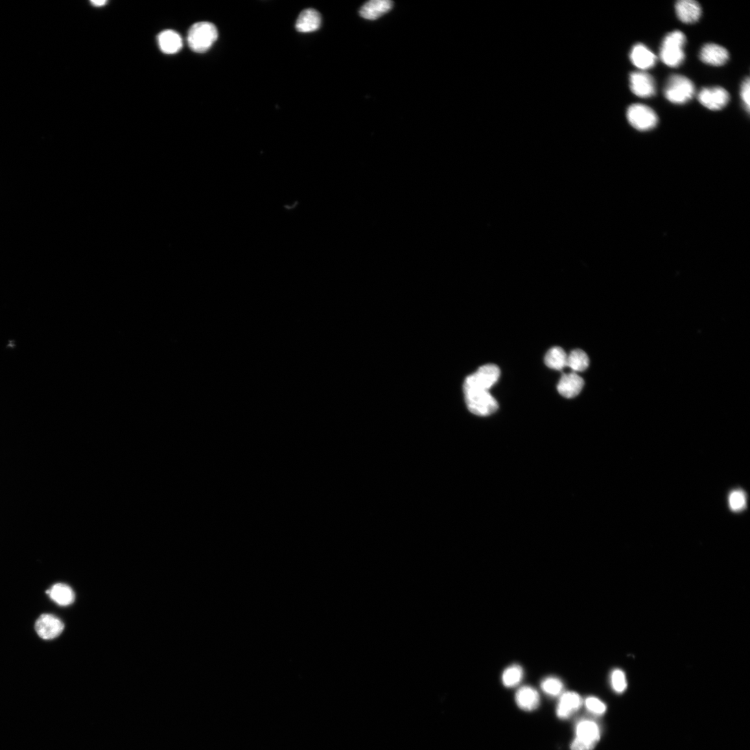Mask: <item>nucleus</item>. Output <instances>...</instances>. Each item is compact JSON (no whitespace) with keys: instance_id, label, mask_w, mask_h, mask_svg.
Wrapping results in <instances>:
<instances>
[{"instance_id":"obj_1","label":"nucleus","mask_w":750,"mask_h":750,"mask_svg":"<svg viewBox=\"0 0 750 750\" xmlns=\"http://www.w3.org/2000/svg\"><path fill=\"white\" fill-rule=\"evenodd\" d=\"M686 42L684 34L680 31H674L664 38L660 57L664 64L671 68L679 67L684 61L683 47Z\"/></svg>"},{"instance_id":"obj_2","label":"nucleus","mask_w":750,"mask_h":750,"mask_svg":"<svg viewBox=\"0 0 750 750\" xmlns=\"http://www.w3.org/2000/svg\"><path fill=\"white\" fill-rule=\"evenodd\" d=\"M574 731L575 737L570 745V750H593L600 740V727L594 720H580Z\"/></svg>"},{"instance_id":"obj_3","label":"nucleus","mask_w":750,"mask_h":750,"mask_svg":"<svg viewBox=\"0 0 750 750\" xmlns=\"http://www.w3.org/2000/svg\"><path fill=\"white\" fill-rule=\"evenodd\" d=\"M218 38V32L213 24L199 22L191 27L187 40L191 50L200 54L207 51Z\"/></svg>"},{"instance_id":"obj_4","label":"nucleus","mask_w":750,"mask_h":750,"mask_svg":"<svg viewBox=\"0 0 750 750\" xmlns=\"http://www.w3.org/2000/svg\"><path fill=\"white\" fill-rule=\"evenodd\" d=\"M695 94V86L688 78L681 75H671L664 89V95L670 102L683 104Z\"/></svg>"},{"instance_id":"obj_5","label":"nucleus","mask_w":750,"mask_h":750,"mask_svg":"<svg viewBox=\"0 0 750 750\" xmlns=\"http://www.w3.org/2000/svg\"><path fill=\"white\" fill-rule=\"evenodd\" d=\"M464 393L469 410L476 416L488 417L498 410L497 401L488 390H469Z\"/></svg>"},{"instance_id":"obj_6","label":"nucleus","mask_w":750,"mask_h":750,"mask_svg":"<svg viewBox=\"0 0 750 750\" xmlns=\"http://www.w3.org/2000/svg\"><path fill=\"white\" fill-rule=\"evenodd\" d=\"M626 118L629 124L641 132L654 129L658 124V117L651 107L642 104H633L627 109Z\"/></svg>"},{"instance_id":"obj_7","label":"nucleus","mask_w":750,"mask_h":750,"mask_svg":"<svg viewBox=\"0 0 750 750\" xmlns=\"http://www.w3.org/2000/svg\"><path fill=\"white\" fill-rule=\"evenodd\" d=\"M500 376V370L497 366L487 364L480 367L478 371L467 377L464 382V390H488L497 382Z\"/></svg>"},{"instance_id":"obj_8","label":"nucleus","mask_w":750,"mask_h":750,"mask_svg":"<svg viewBox=\"0 0 750 750\" xmlns=\"http://www.w3.org/2000/svg\"><path fill=\"white\" fill-rule=\"evenodd\" d=\"M698 98L705 107L712 110L723 109L730 99L729 93L720 86L703 88L700 91Z\"/></svg>"},{"instance_id":"obj_9","label":"nucleus","mask_w":750,"mask_h":750,"mask_svg":"<svg viewBox=\"0 0 750 750\" xmlns=\"http://www.w3.org/2000/svg\"><path fill=\"white\" fill-rule=\"evenodd\" d=\"M35 629L40 638L50 640L61 635L65 624L60 618L53 615L43 614L37 620Z\"/></svg>"},{"instance_id":"obj_10","label":"nucleus","mask_w":750,"mask_h":750,"mask_svg":"<svg viewBox=\"0 0 750 750\" xmlns=\"http://www.w3.org/2000/svg\"><path fill=\"white\" fill-rule=\"evenodd\" d=\"M630 89L634 95L642 98L655 95L656 84L654 78L645 72H633L629 75Z\"/></svg>"},{"instance_id":"obj_11","label":"nucleus","mask_w":750,"mask_h":750,"mask_svg":"<svg viewBox=\"0 0 750 750\" xmlns=\"http://www.w3.org/2000/svg\"><path fill=\"white\" fill-rule=\"evenodd\" d=\"M583 704L582 697L576 692H563L556 707V716L561 720H567L578 712Z\"/></svg>"},{"instance_id":"obj_12","label":"nucleus","mask_w":750,"mask_h":750,"mask_svg":"<svg viewBox=\"0 0 750 750\" xmlns=\"http://www.w3.org/2000/svg\"><path fill=\"white\" fill-rule=\"evenodd\" d=\"M729 54L727 49L714 43L705 45L700 53L701 61L710 66L722 67L729 60Z\"/></svg>"},{"instance_id":"obj_13","label":"nucleus","mask_w":750,"mask_h":750,"mask_svg":"<svg viewBox=\"0 0 750 750\" xmlns=\"http://www.w3.org/2000/svg\"><path fill=\"white\" fill-rule=\"evenodd\" d=\"M515 701L519 708L528 712L537 710L541 703L539 692L530 685L519 688L516 692Z\"/></svg>"},{"instance_id":"obj_14","label":"nucleus","mask_w":750,"mask_h":750,"mask_svg":"<svg viewBox=\"0 0 750 750\" xmlns=\"http://www.w3.org/2000/svg\"><path fill=\"white\" fill-rule=\"evenodd\" d=\"M631 63L642 70L653 68L657 62V56L645 45L642 43L633 45L629 54Z\"/></svg>"},{"instance_id":"obj_15","label":"nucleus","mask_w":750,"mask_h":750,"mask_svg":"<svg viewBox=\"0 0 750 750\" xmlns=\"http://www.w3.org/2000/svg\"><path fill=\"white\" fill-rule=\"evenodd\" d=\"M675 11L678 19L686 24L699 21L702 14L701 5L694 0H680L675 5Z\"/></svg>"},{"instance_id":"obj_16","label":"nucleus","mask_w":750,"mask_h":750,"mask_svg":"<svg viewBox=\"0 0 750 750\" xmlns=\"http://www.w3.org/2000/svg\"><path fill=\"white\" fill-rule=\"evenodd\" d=\"M585 386L584 379L575 373L564 374L561 377L557 388L559 392L566 398L578 396Z\"/></svg>"},{"instance_id":"obj_17","label":"nucleus","mask_w":750,"mask_h":750,"mask_svg":"<svg viewBox=\"0 0 750 750\" xmlns=\"http://www.w3.org/2000/svg\"><path fill=\"white\" fill-rule=\"evenodd\" d=\"M392 7L393 3L390 0H371L362 8L360 13L362 18L375 21L390 11Z\"/></svg>"},{"instance_id":"obj_18","label":"nucleus","mask_w":750,"mask_h":750,"mask_svg":"<svg viewBox=\"0 0 750 750\" xmlns=\"http://www.w3.org/2000/svg\"><path fill=\"white\" fill-rule=\"evenodd\" d=\"M160 49L166 54H174L183 48V43L180 35L173 30L162 32L158 36Z\"/></svg>"},{"instance_id":"obj_19","label":"nucleus","mask_w":750,"mask_h":750,"mask_svg":"<svg viewBox=\"0 0 750 750\" xmlns=\"http://www.w3.org/2000/svg\"><path fill=\"white\" fill-rule=\"evenodd\" d=\"M321 22V16L318 11L307 9L299 15L296 27L301 33L314 32L320 28Z\"/></svg>"},{"instance_id":"obj_20","label":"nucleus","mask_w":750,"mask_h":750,"mask_svg":"<svg viewBox=\"0 0 750 750\" xmlns=\"http://www.w3.org/2000/svg\"><path fill=\"white\" fill-rule=\"evenodd\" d=\"M46 593L53 601L61 606H69L75 601L73 591L65 584H56Z\"/></svg>"},{"instance_id":"obj_21","label":"nucleus","mask_w":750,"mask_h":750,"mask_svg":"<svg viewBox=\"0 0 750 750\" xmlns=\"http://www.w3.org/2000/svg\"><path fill=\"white\" fill-rule=\"evenodd\" d=\"M567 355L565 351L559 347L550 349L545 358L546 366L552 369L562 371L567 367Z\"/></svg>"},{"instance_id":"obj_22","label":"nucleus","mask_w":750,"mask_h":750,"mask_svg":"<svg viewBox=\"0 0 750 750\" xmlns=\"http://www.w3.org/2000/svg\"><path fill=\"white\" fill-rule=\"evenodd\" d=\"M589 366V358L582 350H574L567 356V367L573 373L583 372Z\"/></svg>"},{"instance_id":"obj_23","label":"nucleus","mask_w":750,"mask_h":750,"mask_svg":"<svg viewBox=\"0 0 750 750\" xmlns=\"http://www.w3.org/2000/svg\"><path fill=\"white\" fill-rule=\"evenodd\" d=\"M524 675V669L521 666L513 664L504 670L502 675V683L506 688H514L522 682Z\"/></svg>"},{"instance_id":"obj_24","label":"nucleus","mask_w":750,"mask_h":750,"mask_svg":"<svg viewBox=\"0 0 750 750\" xmlns=\"http://www.w3.org/2000/svg\"><path fill=\"white\" fill-rule=\"evenodd\" d=\"M541 688L548 696L557 697L563 693L564 685L560 679L556 677H548L541 681Z\"/></svg>"},{"instance_id":"obj_25","label":"nucleus","mask_w":750,"mask_h":750,"mask_svg":"<svg viewBox=\"0 0 750 750\" xmlns=\"http://www.w3.org/2000/svg\"><path fill=\"white\" fill-rule=\"evenodd\" d=\"M729 505L733 511H741L747 505V497L742 490L732 491L729 497Z\"/></svg>"},{"instance_id":"obj_26","label":"nucleus","mask_w":750,"mask_h":750,"mask_svg":"<svg viewBox=\"0 0 750 750\" xmlns=\"http://www.w3.org/2000/svg\"><path fill=\"white\" fill-rule=\"evenodd\" d=\"M611 682L613 689L618 694H622L626 689L627 681L624 672L619 669L612 672Z\"/></svg>"},{"instance_id":"obj_27","label":"nucleus","mask_w":750,"mask_h":750,"mask_svg":"<svg viewBox=\"0 0 750 750\" xmlns=\"http://www.w3.org/2000/svg\"><path fill=\"white\" fill-rule=\"evenodd\" d=\"M584 704L587 710L594 715L602 716L607 712L605 703L596 697H588L584 701Z\"/></svg>"},{"instance_id":"obj_28","label":"nucleus","mask_w":750,"mask_h":750,"mask_svg":"<svg viewBox=\"0 0 750 750\" xmlns=\"http://www.w3.org/2000/svg\"><path fill=\"white\" fill-rule=\"evenodd\" d=\"M749 91H750V81H749V78H747L745 80V81L742 82V84L741 86L740 96H741L742 100L744 102V104H745V108H746V111L747 112V113H749V108H750V102H750L749 101V94H750V93H749Z\"/></svg>"},{"instance_id":"obj_29","label":"nucleus","mask_w":750,"mask_h":750,"mask_svg":"<svg viewBox=\"0 0 750 750\" xmlns=\"http://www.w3.org/2000/svg\"><path fill=\"white\" fill-rule=\"evenodd\" d=\"M91 3L95 7H102L107 3V1H105V0H95V1L94 0V1H91Z\"/></svg>"}]
</instances>
